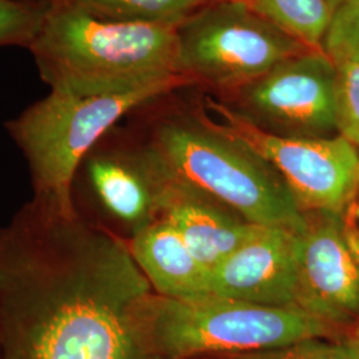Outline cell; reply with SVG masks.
<instances>
[{"label":"cell","instance_id":"1","mask_svg":"<svg viewBox=\"0 0 359 359\" xmlns=\"http://www.w3.org/2000/svg\"><path fill=\"white\" fill-rule=\"evenodd\" d=\"M127 241L29 200L0 226L4 359H169Z\"/></svg>","mask_w":359,"mask_h":359},{"label":"cell","instance_id":"2","mask_svg":"<svg viewBox=\"0 0 359 359\" xmlns=\"http://www.w3.org/2000/svg\"><path fill=\"white\" fill-rule=\"evenodd\" d=\"M177 26L111 20L52 1L28 50L51 90L115 93L181 74Z\"/></svg>","mask_w":359,"mask_h":359},{"label":"cell","instance_id":"3","mask_svg":"<svg viewBox=\"0 0 359 359\" xmlns=\"http://www.w3.org/2000/svg\"><path fill=\"white\" fill-rule=\"evenodd\" d=\"M196 83L175 75L133 90L76 95L51 90L7 121L6 129L26 158L32 200L68 216L71 182L80 161L116 123L142 104Z\"/></svg>","mask_w":359,"mask_h":359},{"label":"cell","instance_id":"4","mask_svg":"<svg viewBox=\"0 0 359 359\" xmlns=\"http://www.w3.org/2000/svg\"><path fill=\"white\" fill-rule=\"evenodd\" d=\"M145 144L168 179L212 194L248 222L297 233L305 228L306 215L283 179L237 142L209 129L160 120Z\"/></svg>","mask_w":359,"mask_h":359},{"label":"cell","instance_id":"5","mask_svg":"<svg viewBox=\"0 0 359 359\" xmlns=\"http://www.w3.org/2000/svg\"><path fill=\"white\" fill-rule=\"evenodd\" d=\"M154 342L169 359L240 355L309 338H341L342 329L295 306H269L219 295L175 299L151 295Z\"/></svg>","mask_w":359,"mask_h":359},{"label":"cell","instance_id":"6","mask_svg":"<svg viewBox=\"0 0 359 359\" xmlns=\"http://www.w3.org/2000/svg\"><path fill=\"white\" fill-rule=\"evenodd\" d=\"M177 44L181 74L238 90L285 60L316 51L243 0H215L185 18Z\"/></svg>","mask_w":359,"mask_h":359},{"label":"cell","instance_id":"7","mask_svg":"<svg viewBox=\"0 0 359 359\" xmlns=\"http://www.w3.org/2000/svg\"><path fill=\"white\" fill-rule=\"evenodd\" d=\"M219 121L203 117L204 128L244 147L280 173L302 212L341 215L351 205L358 179V148L337 137L281 136L249 116L208 100Z\"/></svg>","mask_w":359,"mask_h":359},{"label":"cell","instance_id":"8","mask_svg":"<svg viewBox=\"0 0 359 359\" xmlns=\"http://www.w3.org/2000/svg\"><path fill=\"white\" fill-rule=\"evenodd\" d=\"M165 184L167 176L145 142L115 145L107 132L77 167L71 205L86 224L116 237L123 229L129 241L160 217Z\"/></svg>","mask_w":359,"mask_h":359},{"label":"cell","instance_id":"9","mask_svg":"<svg viewBox=\"0 0 359 359\" xmlns=\"http://www.w3.org/2000/svg\"><path fill=\"white\" fill-rule=\"evenodd\" d=\"M298 234L295 308L345 330L359 311V261L341 215L306 212Z\"/></svg>","mask_w":359,"mask_h":359},{"label":"cell","instance_id":"10","mask_svg":"<svg viewBox=\"0 0 359 359\" xmlns=\"http://www.w3.org/2000/svg\"><path fill=\"white\" fill-rule=\"evenodd\" d=\"M335 76V65L316 50L285 60L240 90L256 115L295 137H325L337 130Z\"/></svg>","mask_w":359,"mask_h":359},{"label":"cell","instance_id":"11","mask_svg":"<svg viewBox=\"0 0 359 359\" xmlns=\"http://www.w3.org/2000/svg\"><path fill=\"white\" fill-rule=\"evenodd\" d=\"M297 231L262 226L210 274V294L269 306H294Z\"/></svg>","mask_w":359,"mask_h":359},{"label":"cell","instance_id":"12","mask_svg":"<svg viewBox=\"0 0 359 359\" xmlns=\"http://www.w3.org/2000/svg\"><path fill=\"white\" fill-rule=\"evenodd\" d=\"M127 245L156 294L175 299L210 294L212 271L196 258L179 231L164 218L144 226Z\"/></svg>","mask_w":359,"mask_h":359},{"label":"cell","instance_id":"13","mask_svg":"<svg viewBox=\"0 0 359 359\" xmlns=\"http://www.w3.org/2000/svg\"><path fill=\"white\" fill-rule=\"evenodd\" d=\"M158 218L179 231L193 255L210 271L262 228L192 200L185 185L170 179L161 196Z\"/></svg>","mask_w":359,"mask_h":359},{"label":"cell","instance_id":"14","mask_svg":"<svg viewBox=\"0 0 359 359\" xmlns=\"http://www.w3.org/2000/svg\"><path fill=\"white\" fill-rule=\"evenodd\" d=\"M257 13L314 50L330 25L333 7L329 0H245Z\"/></svg>","mask_w":359,"mask_h":359},{"label":"cell","instance_id":"15","mask_svg":"<svg viewBox=\"0 0 359 359\" xmlns=\"http://www.w3.org/2000/svg\"><path fill=\"white\" fill-rule=\"evenodd\" d=\"M120 22L180 23L215 0H51Z\"/></svg>","mask_w":359,"mask_h":359},{"label":"cell","instance_id":"16","mask_svg":"<svg viewBox=\"0 0 359 359\" xmlns=\"http://www.w3.org/2000/svg\"><path fill=\"white\" fill-rule=\"evenodd\" d=\"M322 51L335 65L359 59V0H339L335 6Z\"/></svg>","mask_w":359,"mask_h":359},{"label":"cell","instance_id":"17","mask_svg":"<svg viewBox=\"0 0 359 359\" xmlns=\"http://www.w3.org/2000/svg\"><path fill=\"white\" fill-rule=\"evenodd\" d=\"M228 359H359V347L351 338H309Z\"/></svg>","mask_w":359,"mask_h":359},{"label":"cell","instance_id":"18","mask_svg":"<svg viewBox=\"0 0 359 359\" xmlns=\"http://www.w3.org/2000/svg\"><path fill=\"white\" fill-rule=\"evenodd\" d=\"M50 4L0 0V47H26L36 36Z\"/></svg>","mask_w":359,"mask_h":359},{"label":"cell","instance_id":"19","mask_svg":"<svg viewBox=\"0 0 359 359\" xmlns=\"http://www.w3.org/2000/svg\"><path fill=\"white\" fill-rule=\"evenodd\" d=\"M335 67L337 130L359 148V59Z\"/></svg>","mask_w":359,"mask_h":359},{"label":"cell","instance_id":"20","mask_svg":"<svg viewBox=\"0 0 359 359\" xmlns=\"http://www.w3.org/2000/svg\"><path fill=\"white\" fill-rule=\"evenodd\" d=\"M353 212L354 215L359 217V169H358V179H357V188H355V194H354V198H353Z\"/></svg>","mask_w":359,"mask_h":359},{"label":"cell","instance_id":"21","mask_svg":"<svg viewBox=\"0 0 359 359\" xmlns=\"http://www.w3.org/2000/svg\"><path fill=\"white\" fill-rule=\"evenodd\" d=\"M359 347V311L358 316H357V320L354 322V326H353V335L350 337Z\"/></svg>","mask_w":359,"mask_h":359},{"label":"cell","instance_id":"22","mask_svg":"<svg viewBox=\"0 0 359 359\" xmlns=\"http://www.w3.org/2000/svg\"><path fill=\"white\" fill-rule=\"evenodd\" d=\"M18 1H27V3H44V4H51V0H18Z\"/></svg>","mask_w":359,"mask_h":359},{"label":"cell","instance_id":"23","mask_svg":"<svg viewBox=\"0 0 359 359\" xmlns=\"http://www.w3.org/2000/svg\"><path fill=\"white\" fill-rule=\"evenodd\" d=\"M329 3H330V4H332V7H333V11H334V8H335V6H337V4H338V3H339V0H329Z\"/></svg>","mask_w":359,"mask_h":359},{"label":"cell","instance_id":"24","mask_svg":"<svg viewBox=\"0 0 359 359\" xmlns=\"http://www.w3.org/2000/svg\"><path fill=\"white\" fill-rule=\"evenodd\" d=\"M0 359H4V357H3V353H1V348H0Z\"/></svg>","mask_w":359,"mask_h":359},{"label":"cell","instance_id":"25","mask_svg":"<svg viewBox=\"0 0 359 359\" xmlns=\"http://www.w3.org/2000/svg\"><path fill=\"white\" fill-rule=\"evenodd\" d=\"M243 1H245V0H243Z\"/></svg>","mask_w":359,"mask_h":359}]
</instances>
